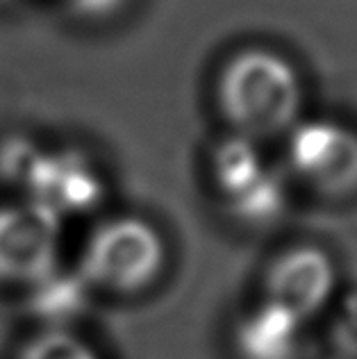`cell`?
I'll use <instances>...</instances> for the list:
<instances>
[{
    "instance_id": "8992f818",
    "label": "cell",
    "mask_w": 357,
    "mask_h": 359,
    "mask_svg": "<svg viewBox=\"0 0 357 359\" xmlns=\"http://www.w3.org/2000/svg\"><path fill=\"white\" fill-rule=\"evenodd\" d=\"M23 187L55 216L87 212L102 198L100 177L75 153H39Z\"/></svg>"
},
{
    "instance_id": "52a82bcc",
    "label": "cell",
    "mask_w": 357,
    "mask_h": 359,
    "mask_svg": "<svg viewBox=\"0 0 357 359\" xmlns=\"http://www.w3.org/2000/svg\"><path fill=\"white\" fill-rule=\"evenodd\" d=\"M303 320L276 302H262L239 323L237 348L243 359H294Z\"/></svg>"
},
{
    "instance_id": "9c48e42d",
    "label": "cell",
    "mask_w": 357,
    "mask_h": 359,
    "mask_svg": "<svg viewBox=\"0 0 357 359\" xmlns=\"http://www.w3.org/2000/svg\"><path fill=\"white\" fill-rule=\"evenodd\" d=\"M36 307L43 316L64 318L73 314L82 302V289L87 287L78 278H58V271L36 282Z\"/></svg>"
},
{
    "instance_id": "3957f363",
    "label": "cell",
    "mask_w": 357,
    "mask_h": 359,
    "mask_svg": "<svg viewBox=\"0 0 357 359\" xmlns=\"http://www.w3.org/2000/svg\"><path fill=\"white\" fill-rule=\"evenodd\" d=\"M58 255L60 216L32 201L0 207V280L36 285L58 271Z\"/></svg>"
},
{
    "instance_id": "7a4b0ae2",
    "label": "cell",
    "mask_w": 357,
    "mask_h": 359,
    "mask_svg": "<svg viewBox=\"0 0 357 359\" xmlns=\"http://www.w3.org/2000/svg\"><path fill=\"white\" fill-rule=\"evenodd\" d=\"M164 241L150 223L121 216L98 225L84 243L80 280L112 294H137L164 266Z\"/></svg>"
},
{
    "instance_id": "30bf717a",
    "label": "cell",
    "mask_w": 357,
    "mask_h": 359,
    "mask_svg": "<svg viewBox=\"0 0 357 359\" xmlns=\"http://www.w3.org/2000/svg\"><path fill=\"white\" fill-rule=\"evenodd\" d=\"M21 359H98L91 348L67 332H48L27 344Z\"/></svg>"
},
{
    "instance_id": "6da1fadb",
    "label": "cell",
    "mask_w": 357,
    "mask_h": 359,
    "mask_svg": "<svg viewBox=\"0 0 357 359\" xmlns=\"http://www.w3.org/2000/svg\"><path fill=\"white\" fill-rule=\"evenodd\" d=\"M219 105L241 137H274L296 121L300 80L274 50L248 48L228 62L219 78Z\"/></svg>"
},
{
    "instance_id": "5b68a950",
    "label": "cell",
    "mask_w": 357,
    "mask_h": 359,
    "mask_svg": "<svg viewBox=\"0 0 357 359\" xmlns=\"http://www.w3.org/2000/svg\"><path fill=\"white\" fill-rule=\"evenodd\" d=\"M332 291V259L314 245H298L287 250L274 262L267 276V300L285 307L300 320L321 311Z\"/></svg>"
},
{
    "instance_id": "ba28073f",
    "label": "cell",
    "mask_w": 357,
    "mask_h": 359,
    "mask_svg": "<svg viewBox=\"0 0 357 359\" xmlns=\"http://www.w3.org/2000/svg\"><path fill=\"white\" fill-rule=\"evenodd\" d=\"M267 173V164L246 137L225 141L214 155V182L228 205L246 196Z\"/></svg>"
},
{
    "instance_id": "277c9868",
    "label": "cell",
    "mask_w": 357,
    "mask_h": 359,
    "mask_svg": "<svg viewBox=\"0 0 357 359\" xmlns=\"http://www.w3.org/2000/svg\"><path fill=\"white\" fill-rule=\"evenodd\" d=\"M289 164L318 194H351L357 189V135L332 121L300 123L289 139Z\"/></svg>"
},
{
    "instance_id": "8fae6325",
    "label": "cell",
    "mask_w": 357,
    "mask_h": 359,
    "mask_svg": "<svg viewBox=\"0 0 357 359\" xmlns=\"http://www.w3.org/2000/svg\"><path fill=\"white\" fill-rule=\"evenodd\" d=\"M75 12L84 16H102L121 5V0H69Z\"/></svg>"
}]
</instances>
